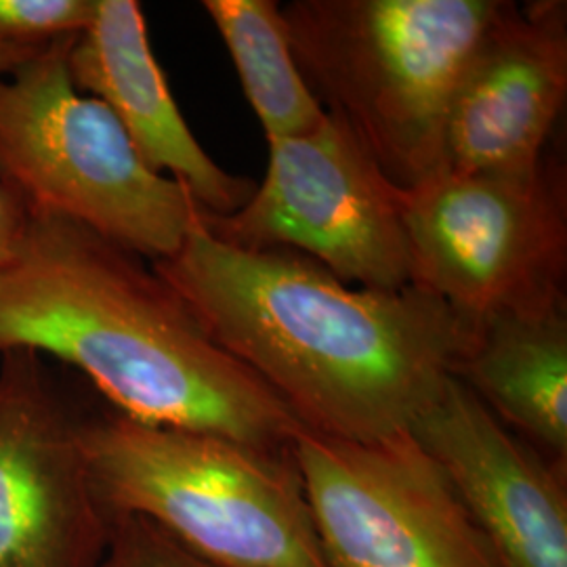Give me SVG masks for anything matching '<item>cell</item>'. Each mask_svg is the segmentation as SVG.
<instances>
[{"mask_svg": "<svg viewBox=\"0 0 567 567\" xmlns=\"http://www.w3.org/2000/svg\"><path fill=\"white\" fill-rule=\"evenodd\" d=\"M152 265L303 429L334 440L408 431L473 337L416 286L353 288L301 252L221 243L204 213L179 250Z\"/></svg>", "mask_w": 567, "mask_h": 567, "instance_id": "cell-1", "label": "cell"}, {"mask_svg": "<svg viewBox=\"0 0 567 567\" xmlns=\"http://www.w3.org/2000/svg\"><path fill=\"white\" fill-rule=\"evenodd\" d=\"M79 368L110 405L150 425L288 450L303 425L204 330L152 261L86 225L30 213L0 269V353Z\"/></svg>", "mask_w": 567, "mask_h": 567, "instance_id": "cell-2", "label": "cell"}, {"mask_svg": "<svg viewBox=\"0 0 567 567\" xmlns=\"http://www.w3.org/2000/svg\"><path fill=\"white\" fill-rule=\"evenodd\" d=\"M505 0H292L288 42L307 86L389 182L440 168L447 107Z\"/></svg>", "mask_w": 567, "mask_h": 567, "instance_id": "cell-3", "label": "cell"}, {"mask_svg": "<svg viewBox=\"0 0 567 567\" xmlns=\"http://www.w3.org/2000/svg\"><path fill=\"white\" fill-rule=\"evenodd\" d=\"M82 452L107 517L142 515L221 567H330L288 450L82 414Z\"/></svg>", "mask_w": 567, "mask_h": 567, "instance_id": "cell-4", "label": "cell"}, {"mask_svg": "<svg viewBox=\"0 0 567 567\" xmlns=\"http://www.w3.org/2000/svg\"><path fill=\"white\" fill-rule=\"evenodd\" d=\"M74 37L0 74V185L30 213L72 219L161 261L179 250L204 208L143 161L105 103L74 86Z\"/></svg>", "mask_w": 567, "mask_h": 567, "instance_id": "cell-5", "label": "cell"}, {"mask_svg": "<svg viewBox=\"0 0 567 567\" xmlns=\"http://www.w3.org/2000/svg\"><path fill=\"white\" fill-rule=\"evenodd\" d=\"M405 231L410 286L471 332L566 305L567 182L557 161L527 175H433L405 192Z\"/></svg>", "mask_w": 567, "mask_h": 567, "instance_id": "cell-6", "label": "cell"}, {"mask_svg": "<svg viewBox=\"0 0 567 567\" xmlns=\"http://www.w3.org/2000/svg\"><path fill=\"white\" fill-rule=\"evenodd\" d=\"M206 229L246 250H295L344 284L410 286L405 189L386 179L339 116L269 142L264 182L231 215L204 210Z\"/></svg>", "mask_w": 567, "mask_h": 567, "instance_id": "cell-7", "label": "cell"}, {"mask_svg": "<svg viewBox=\"0 0 567 567\" xmlns=\"http://www.w3.org/2000/svg\"><path fill=\"white\" fill-rule=\"evenodd\" d=\"M290 454L330 567H507L408 431L347 442L301 429Z\"/></svg>", "mask_w": 567, "mask_h": 567, "instance_id": "cell-8", "label": "cell"}, {"mask_svg": "<svg viewBox=\"0 0 567 567\" xmlns=\"http://www.w3.org/2000/svg\"><path fill=\"white\" fill-rule=\"evenodd\" d=\"M0 355V567H102L112 519L84 461V410L41 353Z\"/></svg>", "mask_w": 567, "mask_h": 567, "instance_id": "cell-9", "label": "cell"}, {"mask_svg": "<svg viewBox=\"0 0 567 567\" xmlns=\"http://www.w3.org/2000/svg\"><path fill=\"white\" fill-rule=\"evenodd\" d=\"M567 97V4L507 2L447 107L435 175H527Z\"/></svg>", "mask_w": 567, "mask_h": 567, "instance_id": "cell-10", "label": "cell"}, {"mask_svg": "<svg viewBox=\"0 0 567 567\" xmlns=\"http://www.w3.org/2000/svg\"><path fill=\"white\" fill-rule=\"evenodd\" d=\"M408 433L507 567H567V471L508 431L456 377Z\"/></svg>", "mask_w": 567, "mask_h": 567, "instance_id": "cell-11", "label": "cell"}, {"mask_svg": "<svg viewBox=\"0 0 567 567\" xmlns=\"http://www.w3.org/2000/svg\"><path fill=\"white\" fill-rule=\"evenodd\" d=\"M68 70L81 93L110 107L143 161L182 182L204 210L231 215L250 198L257 183L215 163L183 118L140 2L97 0L91 25L70 44Z\"/></svg>", "mask_w": 567, "mask_h": 567, "instance_id": "cell-12", "label": "cell"}, {"mask_svg": "<svg viewBox=\"0 0 567 567\" xmlns=\"http://www.w3.org/2000/svg\"><path fill=\"white\" fill-rule=\"evenodd\" d=\"M454 377L508 431L567 471L566 305L477 326Z\"/></svg>", "mask_w": 567, "mask_h": 567, "instance_id": "cell-13", "label": "cell"}, {"mask_svg": "<svg viewBox=\"0 0 567 567\" xmlns=\"http://www.w3.org/2000/svg\"><path fill=\"white\" fill-rule=\"evenodd\" d=\"M203 7L224 39L267 142L299 137L324 121V105L292 55L280 2L204 0Z\"/></svg>", "mask_w": 567, "mask_h": 567, "instance_id": "cell-14", "label": "cell"}, {"mask_svg": "<svg viewBox=\"0 0 567 567\" xmlns=\"http://www.w3.org/2000/svg\"><path fill=\"white\" fill-rule=\"evenodd\" d=\"M102 567H221L183 547L163 527L142 515L112 517Z\"/></svg>", "mask_w": 567, "mask_h": 567, "instance_id": "cell-15", "label": "cell"}, {"mask_svg": "<svg viewBox=\"0 0 567 567\" xmlns=\"http://www.w3.org/2000/svg\"><path fill=\"white\" fill-rule=\"evenodd\" d=\"M97 0H0V42L44 44L81 34Z\"/></svg>", "mask_w": 567, "mask_h": 567, "instance_id": "cell-16", "label": "cell"}, {"mask_svg": "<svg viewBox=\"0 0 567 567\" xmlns=\"http://www.w3.org/2000/svg\"><path fill=\"white\" fill-rule=\"evenodd\" d=\"M28 221L30 210L25 204L4 185H0V269L18 255Z\"/></svg>", "mask_w": 567, "mask_h": 567, "instance_id": "cell-17", "label": "cell"}, {"mask_svg": "<svg viewBox=\"0 0 567 567\" xmlns=\"http://www.w3.org/2000/svg\"><path fill=\"white\" fill-rule=\"evenodd\" d=\"M47 44V42H44ZM44 44H18V42H0V74L11 72L20 63L37 55Z\"/></svg>", "mask_w": 567, "mask_h": 567, "instance_id": "cell-18", "label": "cell"}]
</instances>
